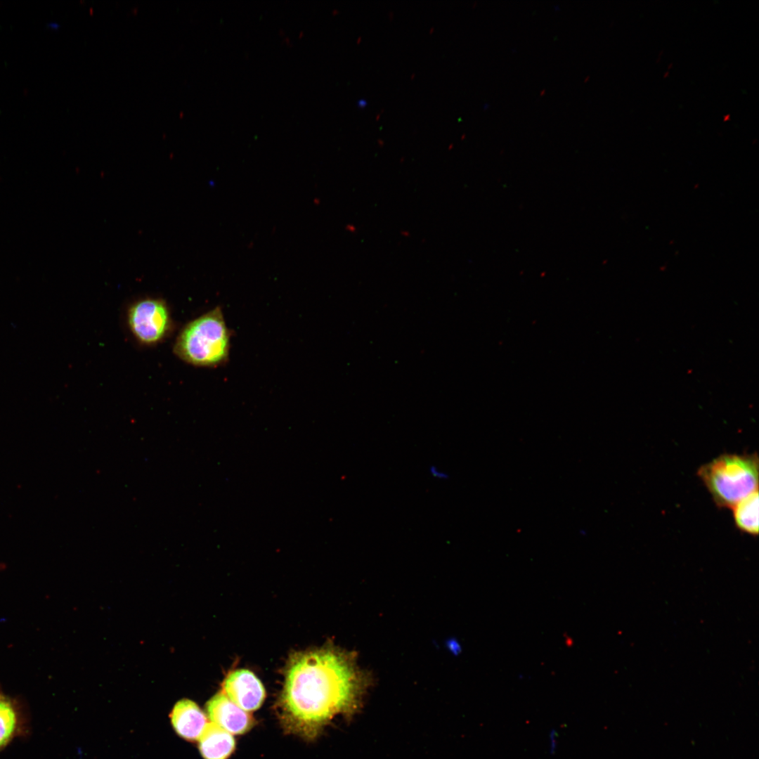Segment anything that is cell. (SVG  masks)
<instances>
[{
  "label": "cell",
  "instance_id": "obj_6",
  "mask_svg": "<svg viewBox=\"0 0 759 759\" xmlns=\"http://www.w3.org/2000/svg\"><path fill=\"white\" fill-rule=\"evenodd\" d=\"M206 708L212 722L231 734H244L254 725L252 716L231 701L223 692H219L209 699Z\"/></svg>",
  "mask_w": 759,
  "mask_h": 759
},
{
  "label": "cell",
  "instance_id": "obj_1",
  "mask_svg": "<svg viewBox=\"0 0 759 759\" xmlns=\"http://www.w3.org/2000/svg\"><path fill=\"white\" fill-rule=\"evenodd\" d=\"M365 681L353 654L335 647L293 654L280 701L283 727L315 739L335 715L353 708Z\"/></svg>",
  "mask_w": 759,
  "mask_h": 759
},
{
  "label": "cell",
  "instance_id": "obj_9",
  "mask_svg": "<svg viewBox=\"0 0 759 759\" xmlns=\"http://www.w3.org/2000/svg\"><path fill=\"white\" fill-rule=\"evenodd\" d=\"M732 509L737 528L744 533L757 536L758 534V489L739 500Z\"/></svg>",
  "mask_w": 759,
  "mask_h": 759
},
{
  "label": "cell",
  "instance_id": "obj_12",
  "mask_svg": "<svg viewBox=\"0 0 759 759\" xmlns=\"http://www.w3.org/2000/svg\"><path fill=\"white\" fill-rule=\"evenodd\" d=\"M358 103L359 106H364L365 105H366V100H360L358 101Z\"/></svg>",
  "mask_w": 759,
  "mask_h": 759
},
{
  "label": "cell",
  "instance_id": "obj_7",
  "mask_svg": "<svg viewBox=\"0 0 759 759\" xmlns=\"http://www.w3.org/2000/svg\"><path fill=\"white\" fill-rule=\"evenodd\" d=\"M171 722L176 732L188 741L199 739L207 725V718L193 701L181 699L170 713Z\"/></svg>",
  "mask_w": 759,
  "mask_h": 759
},
{
  "label": "cell",
  "instance_id": "obj_5",
  "mask_svg": "<svg viewBox=\"0 0 759 759\" xmlns=\"http://www.w3.org/2000/svg\"><path fill=\"white\" fill-rule=\"evenodd\" d=\"M222 688V692L231 701L247 712L259 708L265 699L262 683L253 673L246 669L231 672L226 677Z\"/></svg>",
  "mask_w": 759,
  "mask_h": 759
},
{
  "label": "cell",
  "instance_id": "obj_8",
  "mask_svg": "<svg viewBox=\"0 0 759 759\" xmlns=\"http://www.w3.org/2000/svg\"><path fill=\"white\" fill-rule=\"evenodd\" d=\"M235 748L231 733L213 722L207 723L199 738V750L204 759H227Z\"/></svg>",
  "mask_w": 759,
  "mask_h": 759
},
{
  "label": "cell",
  "instance_id": "obj_3",
  "mask_svg": "<svg viewBox=\"0 0 759 759\" xmlns=\"http://www.w3.org/2000/svg\"><path fill=\"white\" fill-rule=\"evenodd\" d=\"M757 454L725 453L700 467L697 475L719 507L732 508L758 489Z\"/></svg>",
  "mask_w": 759,
  "mask_h": 759
},
{
  "label": "cell",
  "instance_id": "obj_2",
  "mask_svg": "<svg viewBox=\"0 0 759 759\" xmlns=\"http://www.w3.org/2000/svg\"><path fill=\"white\" fill-rule=\"evenodd\" d=\"M232 332L220 306L188 323L179 334L174 353L196 367L216 368L229 360Z\"/></svg>",
  "mask_w": 759,
  "mask_h": 759
},
{
  "label": "cell",
  "instance_id": "obj_4",
  "mask_svg": "<svg viewBox=\"0 0 759 759\" xmlns=\"http://www.w3.org/2000/svg\"><path fill=\"white\" fill-rule=\"evenodd\" d=\"M127 322L134 337L145 345L160 343L172 328L169 309L162 299L145 298L134 303L128 310Z\"/></svg>",
  "mask_w": 759,
  "mask_h": 759
},
{
  "label": "cell",
  "instance_id": "obj_10",
  "mask_svg": "<svg viewBox=\"0 0 759 759\" xmlns=\"http://www.w3.org/2000/svg\"><path fill=\"white\" fill-rule=\"evenodd\" d=\"M18 727V715L11 700L0 692V749L14 736Z\"/></svg>",
  "mask_w": 759,
  "mask_h": 759
},
{
  "label": "cell",
  "instance_id": "obj_11",
  "mask_svg": "<svg viewBox=\"0 0 759 759\" xmlns=\"http://www.w3.org/2000/svg\"><path fill=\"white\" fill-rule=\"evenodd\" d=\"M429 473L432 477L438 480L445 481L449 479V474L447 472L434 465L429 467Z\"/></svg>",
  "mask_w": 759,
  "mask_h": 759
}]
</instances>
